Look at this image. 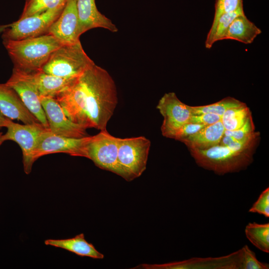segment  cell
Segmentation results:
<instances>
[{
  "label": "cell",
  "mask_w": 269,
  "mask_h": 269,
  "mask_svg": "<svg viewBox=\"0 0 269 269\" xmlns=\"http://www.w3.org/2000/svg\"><path fill=\"white\" fill-rule=\"evenodd\" d=\"M261 33V29L244 13L238 15L232 20L223 39H232L248 44L252 43Z\"/></svg>",
  "instance_id": "cell-19"
},
{
  "label": "cell",
  "mask_w": 269,
  "mask_h": 269,
  "mask_svg": "<svg viewBox=\"0 0 269 269\" xmlns=\"http://www.w3.org/2000/svg\"><path fill=\"white\" fill-rule=\"evenodd\" d=\"M9 119L4 117L0 112V129L7 126Z\"/></svg>",
  "instance_id": "cell-32"
},
{
  "label": "cell",
  "mask_w": 269,
  "mask_h": 269,
  "mask_svg": "<svg viewBox=\"0 0 269 269\" xmlns=\"http://www.w3.org/2000/svg\"><path fill=\"white\" fill-rule=\"evenodd\" d=\"M5 83L16 91L26 107L39 122L49 129L33 73L13 68L11 76Z\"/></svg>",
  "instance_id": "cell-9"
},
{
  "label": "cell",
  "mask_w": 269,
  "mask_h": 269,
  "mask_svg": "<svg viewBox=\"0 0 269 269\" xmlns=\"http://www.w3.org/2000/svg\"><path fill=\"white\" fill-rule=\"evenodd\" d=\"M65 4L0 25L2 40H21L48 33L50 26L60 15Z\"/></svg>",
  "instance_id": "cell-6"
},
{
  "label": "cell",
  "mask_w": 269,
  "mask_h": 269,
  "mask_svg": "<svg viewBox=\"0 0 269 269\" xmlns=\"http://www.w3.org/2000/svg\"><path fill=\"white\" fill-rule=\"evenodd\" d=\"M94 64L84 51L80 41L64 44L57 48L41 71L59 77L76 78Z\"/></svg>",
  "instance_id": "cell-4"
},
{
  "label": "cell",
  "mask_w": 269,
  "mask_h": 269,
  "mask_svg": "<svg viewBox=\"0 0 269 269\" xmlns=\"http://www.w3.org/2000/svg\"><path fill=\"white\" fill-rule=\"evenodd\" d=\"M33 73L39 96L54 99L67 89L76 78L59 77L41 70Z\"/></svg>",
  "instance_id": "cell-20"
},
{
  "label": "cell",
  "mask_w": 269,
  "mask_h": 269,
  "mask_svg": "<svg viewBox=\"0 0 269 269\" xmlns=\"http://www.w3.org/2000/svg\"><path fill=\"white\" fill-rule=\"evenodd\" d=\"M0 112L4 117L20 121L24 124L40 123L16 91L6 83L0 84Z\"/></svg>",
  "instance_id": "cell-15"
},
{
  "label": "cell",
  "mask_w": 269,
  "mask_h": 269,
  "mask_svg": "<svg viewBox=\"0 0 269 269\" xmlns=\"http://www.w3.org/2000/svg\"><path fill=\"white\" fill-rule=\"evenodd\" d=\"M6 132L1 136V141L7 140L16 142L20 147L24 172L30 173L34 162L33 151L38 138L47 129L41 123L21 125L9 119Z\"/></svg>",
  "instance_id": "cell-8"
},
{
  "label": "cell",
  "mask_w": 269,
  "mask_h": 269,
  "mask_svg": "<svg viewBox=\"0 0 269 269\" xmlns=\"http://www.w3.org/2000/svg\"><path fill=\"white\" fill-rule=\"evenodd\" d=\"M54 99L72 122L100 131L107 130L118 102L115 81L95 63Z\"/></svg>",
  "instance_id": "cell-1"
},
{
  "label": "cell",
  "mask_w": 269,
  "mask_h": 269,
  "mask_svg": "<svg viewBox=\"0 0 269 269\" xmlns=\"http://www.w3.org/2000/svg\"><path fill=\"white\" fill-rule=\"evenodd\" d=\"M260 134L255 132L249 137L226 146L219 144L206 149H189L200 167L218 175L238 172L253 161Z\"/></svg>",
  "instance_id": "cell-2"
},
{
  "label": "cell",
  "mask_w": 269,
  "mask_h": 269,
  "mask_svg": "<svg viewBox=\"0 0 269 269\" xmlns=\"http://www.w3.org/2000/svg\"><path fill=\"white\" fill-rule=\"evenodd\" d=\"M150 145V140L143 136L120 138L118 153L120 176L128 181L139 177L146 169Z\"/></svg>",
  "instance_id": "cell-5"
},
{
  "label": "cell",
  "mask_w": 269,
  "mask_h": 269,
  "mask_svg": "<svg viewBox=\"0 0 269 269\" xmlns=\"http://www.w3.org/2000/svg\"><path fill=\"white\" fill-rule=\"evenodd\" d=\"M46 245L61 248L78 256L88 257L96 259H102L104 256L100 253L93 244L88 242L83 233L66 239H48L45 241Z\"/></svg>",
  "instance_id": "cell-18"
},
{
  "label": "cell",
  "mask_w": 269,
  "mask_h": 269,
  "mask_svg": "<svg viewBox=\"0 0 269 269\" xmlns=\"http://www.w3.org/2000/svg\"><path fill=\"white\" fill-rule=\"evenodd\" d=\"M48 33L63 44L80 42L79 19L76 0H68L62 12L49 28Z\"/></svg>",
  "instance_id": "cell-13"
},
{
  "label": "cell",
  "mask_w": 269,
  "mask_h": 269,
  "mask_svg": "<svg viewBox=\"0 0 269 269\" xmlns=\"http://www.w3.org/2000/svg\"><path fill=\"white\" fill-rule=\"evenodd\" d=\"M119 139L107 130L89 135L84 145V157L92 160L98 167L120 176L118 162Z\"/></svg>",
  "instance_id": "cell-7"
},
{
  "label": "cell",
  "mask_w": 269,
  "mask_h": 269,
  "mask_svg": "<svg viewBox=\"0 0 269 269\" xmlns=\"http://www.w3.org/2000/svg\"><path fill=\"white\" fill-rule=\"evenodd\" d=\"M68 0H25L19 18L42 13L66 3Z\"/></svg>",
  "instance_id": "cell-25"
},
{
  "label": "cell",
  "mask_w": 269,
  "mask_h": 269,
  "mask_svg": "<svg viewBox=\"0 0 269 269\" xmlns=\"http://www.w3.org/2000/svg\"><path fill=\"white\" fill-rule=\"evenodd\" d=\"M243 6V0H216L213 20L225 13L234 11Z\"/></svg>",
  "instance_id": "cell-28"
},
{
  "label": "cell",
  "mask_w": 269,
  "mask_h": 269,
  "mask_svg": "<svg viewBox=\"0 0 269 269\" xmlns=\"http://www.w3.org/2000/svg\"><path fill=\"white\" fill-rule=\"evenodd\" d=\"M248 240L260 251L269 253V223H249L245 229Z\"/></svg>",
  "instance_id": "cell-22"
},
{
  "label": "cell",
  "mask_w": 269,
  "mask_h": 269,
  "mask_svg": "<svg viewBox=\"0 0 269 269\" xmlns=\"http://www.w3.org/2000/svg\"><path fill=\"white\" fill-rule=\"evenodd\" d=\"M244 13L243 6H241L234 11L222 14L213 20L205 40V47L210 49L214 43L224 40V35L232 20L238 15Z\"/></svg>",
  "instance_id": "cell-21"
},
{
  "label": "cell",
  "mask_w": 269,
  "mask_h": 269,
  "mask_svg": "<svg viewBox=\"0 0 269 269\" xmlns=\"http://www.w3.org/2000/svg\"><path fill=\"white\" fill-rule=\"evenodd\" d=\"M243 251L242 269H269L267 263L259 261L255 253L247 245L242 248Z\"/></svg>",
  "instance_id": "cell-26"
},
{
  "label": "cell",
  "mask_w": 269,
  "mask_h": 269,
  "mask_svg": "<svg viewBox=\"0 0 269 269\" xmlns=\"http://www.w3.org/2000/svg\"><path fill=\"white\" fill-rule=\"evenodd\" d=\"M89 136L81 138L63 136L53 134L47 129L38 138L33 151V160L35 162L41 156L58 152L84 157V147Z\"/></svg>",
  "instance_id": "cell-10"
},
{
  "label": "cell",
  "mask_w": 269,
  "mask_h": 269,
  "mask_svg": "<svg viewBox=\"0 0 269 269\" xmlns=\"http://www.w3.org/2000/svg\"><path fill=\"white\" fill-rule=\"evenodd\" d=\"M255 132V126L251 116L241 127L232 131H225L224 134L229 136L234 142H238L249 137Z\"/></svg>",
  "instance_id": "cell-27"
},
{
  "label": "cell",
  "mask_w": 269,
  "mask_h": 269,
  "mask_svg": "<svg viewBox=\"0 0 269 269\" xmlns=\"http://www.w3.org/2000/svg\"><path fill=\"white\" fill-rule=\"evenodd\" d=\"M251 116L250 110L245 104L227 110L221 116V121L225 131H232L241 127Z\"/></svg>",
  "instance_id": "cell-23"
},
{
  "label": "cell",
  "mask_w": 269,
  "mask_h": 269,
  "mask_svg": "<svg viewBox=\"0 0 269 269\" xmlns=\"http://www.w3.org/2000/svg\"><path fill=\"white\" fill-rule=\"evenodd\" d=\"M156 108L163 118L162 134L168 138L179 127L190 123L192 116L189 106L181 102L174 92L165 93L159 100Z\"/></svg>",
  "instance_id": "cell-12"
},
{
  "label": "cell",
  "mask_w": 269,
  "mask_h": 269,
  "mask_svg": "<svg viewBox=\"0 0 269 269\" xmlns=\"http://www.w3.org/2000/svg\"><path fill=\"white\" fill-rule=\"evenodd\" d=\"M221 120V116L211 113L192 115L190 123L208 126L216 123Z\"/></svg>",
  "instance_id": "cell-31"
},
{
  "label": "cell",
  "mask_w": 269,
  "mask_h": 269,
  "mask_svg": "<svg viewBox=\"0 0 269 269\" xmlns=\"http://www.w3.org/2000/svg\"><path fill=\"white\" fill-rule=\"evenodd\" d=\"M40 101L45 114L49 129L53 134L74 138L89 135L87 129L68 119L55 99L40 96Z\"/></svg>",
  "instance_id": "cell-11"
},
{
  "label": "cell",
  "mask_w": 269,
  "mask_h": 269,
  "mask_svg": "<svg viewBox=\"0 0 269 269\" xmlns=\"http://www.w3.org/2000/svg\"><path fill=\"white\" fill-rule=\"evenodd\" d=\"M1 135H2V134L0 133V145L1 144V143H2V142H1V139H0Z\"/></svg>",
  "instance_id": "cell-33"
},
{
  "label": "cell",
  "mask_w": 269,
  "mask_h": 269,
  "mask_svg": "<svg viewBox=\"0 0 269 269\" xmlns=\"http://www.w3.org/2000/svg\"><path fill=\"white\" fill-rule=\"evenodd\" d=\"M243 251L239 250L224 257L193 258L183 261L155 264L156 269H242Z\"/></svg>",
  "instance_id": "cell-14"
},
{
  "label": "cell",
  "mask_w": 269,
  "mask_h": 269,
  "mask_svg": "<svg viewBox=\"0 0 269 269\" xmlns=\"http://www.w3.org/2000/svg\"><path fill=\"white\" fill-rule=\"evenodd\" d=\"M249 212L258 213L266 218L269 217V188L265 189L253 204Z\"/></svg>",
  "instance_id": "cell-29"
},
{
  "label": "cell",
  "mask_w": 269,
  "mask_h": 269,
  "mask_svg": "<svg viewBox=\"0 0 269 269\" xmlns=\"http://www.w3.org/2000/svg\"><path fill=\"white\" fill-rule=\"evenodd\" d=\"M13 68L33 73L41 70L52 53L63 44L54 36L46 33L18 40H2Z\"/></svg>",
  "instance_id": "cell-3"
},
{
  "label": "cell",
  "mask_w": 269,
  "mask_h": 269,
  "mask_svg": "<svg viewBox=\"0 0 269 269\" xmlns=\"http://www.w3.org/2000/svg\"><path fill=\"white\" fill-rule=\"evenodd\" d=\"M81 35L94 28H103L116 32L118 29L115 24L98 9L95 0H76Z\"/></svg>",
  "instance_id": "cell-16"
},
{
  "label": "cell",
  "mask_w": 269,
  "mask_h": 269,
  "mask_svg": "<svg viewBox=\"0 0 269 269\" xmlns=\"http://www.w3.org/2000/svg\"><path fill=\"white\" fill-rule=\"evenodd\" d=\"M225 131L220 121L204 127L196 133L180 141L189 149H206L219 144Z\"/></svg>",
  "instance_id": "cell-17"
},
{
  "label": "cell",
  "mask_w": 269,
  "mask_h": 269,
  "mask_svg": "<svg viewBox=\"0 0 269 269\" xmlns=\"http://www.w3.org/2000/svg\"><path fill=\"white\" fill-rule=\"evenodd\" d=\"M245 104L235 98L226 97L213 104L200 106H189V108L192 115H194L211 113L222 116L227 110L241 107Z\"/></svg>",
  "instance_id": "cell-24"
},
{
  "label": "cell",
  "mask_w": 269,
  "mask_h": 269,
  "mask_svg": "<svg viewBox=\"0 0 269 269\" xmlns=\"http://www.w3.org/2000/svg\"><path fill=\"white\" fill-rule=\"evenodd\" d=\"M205 126L202 125L191 123H186L176 129L170 134L169 138L180 141L196 133Z\"/></svg>",
  "instance_id": "cell-30"
}]
</instances>
